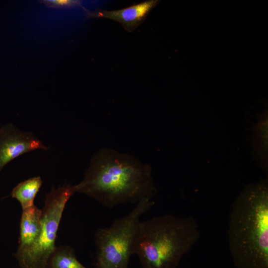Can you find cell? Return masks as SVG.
<instances>
[{"instance_id": "cell-1", "label": "cell", "mask_w": 268, "mask_h": 268, "mask_svg": "<svg viewBox=\"0 0 268 268\" xmlns=\"http://www.w3.org/2000/svg\"><path fill=\"white\" fill-rule=\"evenodd\" d=\"M77 186V192L110 208L151 200L156 192L149 166L110 149L94 155Z\"/></svg>"}, {"instance_id": "cell-9", "label": "cell", "mask_w": 268, "mask_h": 268, "mask_svg": "<svg viewBox=\"0 0 268 268\" xmlns=\"http://www.w3.org/2000/svg\"><path fill=\"white\" fill-rule=\"evenodd\" d=\"M252 144L255 157L265 172L268 170V111L265 110L258 118L253 129Z\"/></svg>"}, {"instance_id": "cell-6", "label": "cell", "mask_w": 268, "mask_h": 268, "mask_svg": "<svg viewBox=\"0 0 268 268\" xmlns=\"http://www.w3.org/2000/svg\"><path fill=\"white\" fill-rule=\"evenodd\" d=\"M48 148L32 133L22 131L11 123L0 127V172L20 155Z\"/></svg>"}, {"instance_id": "cell-2", "label": "cell", "mask_w": 268, "mask_h": 268, "mask_svg": "<svg viewBox=\"0 0 268 268\" xmlns=\"http://www.w3.org/2000/svg\"><path fill=\"white\" fill-rule=\"evenodd\" d=\"M228 239L236 268H268L267 178L244 186L234 201Z\"/></svg>"}, {"instance_id": "cell-3", "label": "cell", "mask_w": 268, "mask_h": 268, "mask_svg": "<svg viewBox=\"0 0 268 268\" xmlns=\"http://www.w3.org/2000/svg\"><path fill=\"white\" fill-rule=\"evenodd\" d=\"M200 237L199 226L192 217L155 216L139 222L134 255L143 268H177Z\"/></svg>"}, {"instance_id": "cell-5", "label": "cell", "mask_w": 268, "mask_h": 268, "mask_svg": "<svg viewBox=\"0 0 268 268\" xmlns=\"http://www.w3.org/2000/svg\"><path fill=\"white\" fill-rule=\"evenodd\" d=\"M77 190V184L67 185L58 189L53 187L46 194L39 238L31 250L16 259L21 268H45L56 247L57 235L66 205Z\"/></svg>"}, {"instance_id": "cell-4", "label": "cell", "mask_w": 268, "mask_h": 268, "mask_svg": "<svg viewBox=\"0 0 268 268\" xmlns=\"http://www.w3.org/2000/svg\"><path fill=\"white\" fill-rule=\"evenodd\" d=\"M154 203L144 198L127 215L116 219L110 226L97 230L95 268H128L140 217Z\"/></svg>"}, {"instance_id": "cell-12", "label": "cell", "mask_w": 268, "mask_h": 268, "mask_svg": "<svg viewBox=\"0 0 268 268\" xmlns=\"http://www.w3.org/2000/svg\"><path fill=\"white\" fill-rule=\"evenodd\" d=\"M41 1L47 7L56 8H73L81 5V1L74 0H45Z\"/></svg>"}, {"instance_id": "cell-7", "label": "cell", "mask_w": 268, "mask_h": 268, "mask_svg": "<svg viewBox=\"0 0 268 268\" xmlns=\"http://www.w3.org/2000/svg\"><path fill=\"white\" fill-rule=\"evenodd\" d=\"M160 1L149 0L121 9L89 12L87 15L89 17L113 20L120 23L126 31L132 32L144 21L149 13Z\"/></svg>"}, {"instance_id": "cell-8", "label": "cell", "mask_w": 268, "mask_h": 268, "mask_svg": "<svg viewBox=\"0 0 268 268\" xmlns=\"http://www.w3.org/2000/svg\"><path fill=\"white\" fill-rule=\"evenodd\" d=\"M22 210L18 246L14 254L16 259L33 248L39 238L41 228L42 209L34 205Z\"/></svg>"}, {"instance_id": "cell-10", "label": "cell", "mask_w": 268, "mask_h": 268, "mask_svg": "<svg viewBox=\"0 0 268 268\" xmlns=\"http://www.w3.org/2000/svg\"><path fill=\"white\" fill-rule=\"evenodd\" d=\"M42 184L40 176L29 178L18 184L11 193L12 198L20 203L22 209L34 205V200Z\"/></svg>"}, {"instance_id": "cell-11", "label": "cell", "mask_w": 268, "mask_h": 268, "mask_svg": "<svg viewBox=\"0 0 268 268\" xmlns=\"http://www.w3.org/2000/svg\"><path fill=\"white\" fill-rule=\"evenodd\" d=\"M45 268H88L77 259L74 250L69 246H56Z\"/></svg>"}]
</instances>
